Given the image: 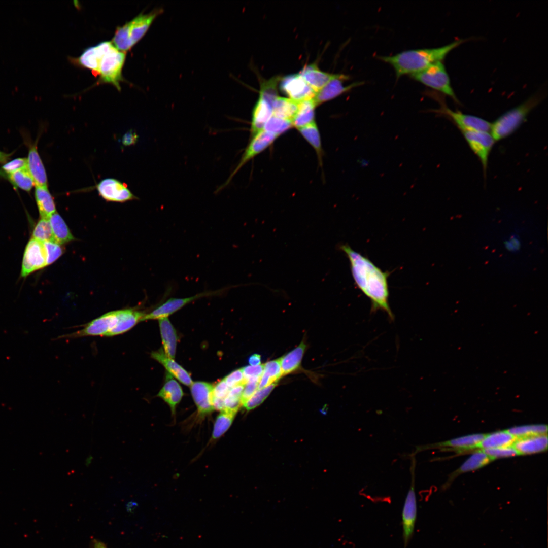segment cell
<instances>
[{
	"label": "cell",
	"instance_id": "35",
	"mask_svg": "<svg viewBox=\"0 0 548 548\" xmlns=\"http://www.w3.org/2000/svg\"><path fill=\"white\" fill-rule=\"evenodd\" d=\"M282 376L279 359L266 362L264 364L263 371L259 380L258 389L276 383Z\"/></svg>",
	"mask_w": 548,
	"mask_h": 548
},
{
	"label": "cell",
	"instance_id": "42",
	"mask_svg": "<svg viewBox=\"0 0 548 548\" xmlns=\"http://www.w3.org/2000/svg\"><path fill=\"white\" fill-rule=\"evenodd\" d=\"M276 385V383H274L265 388L257 390L242 405L247 410H251L258 406L267 398Z\"/></svg>",
	"mask_w": 548,
	"mask_h": 548
},
{
	"label": "cell",
	"instance_id": "13",
	"mask_svg": "<svg viewBox=\"0 0 548 548\" xmlns=\"http://www.w3.org/2000/svg\"><path fill=\"white\" fill-rule=\"evenodd\" d=\"M277 137L275 134L264 130L260 131L253 135L238 165L223 186H225L230 182L233 177L243 165L271 145Z\"/></svg>",
	"mask_w": 548,
	"mask_h": 548
},
{
	"label": "cell",
	"instance_id": "6",
	"mask_svg": "<svg viewBox=\"0 0 548 548\" xmlns=\"http://www.w3.org/2000/svg\"><path fill=\"white\" fill-rule=\"evenodd\" d=\"M410 76L415 80L450 97L456 102L459 103L442 61L437 62L425 70Z\"/></svg>",
	"mask_w": 548,
	"mask_h": 548
},
{
	"label": "cell",
	"instance_id": "27",
	"mask_svg": "<svg viewBox=\"0 0 548 548\" xmlns=\"http://www.w3.org/2000/svg\"><path fill=\"white\" fill-rule=\"evenodd\" d=\"M165 354L169 358L175 357L177 342L176 330L167 318L158 319Z\"/></svg>",
	"mask_w": 548,
	"mask_h": 548
},
{
	"label": "cell",
	"instance_id": "33",
	"mask_svg": "<svg viewBox=\"0 0 548 548\" xmlns=\"http://www.w3.org/2000/svg\"><path fill=\"white\" fill-rule=\"evenodd\" d=\"M272 115L291 121L298 108V102L290 98L278 96L272 105Z\"/></svg>",
	"mask_w": 548,
	"mask_h": 548
},
{
	"label": "cell",
	"instance_id": "44",
	"mask_svg": "<svg viewBox=\"0 0 548 548\" xmlns=\"http://www.w3.org/2000/svg\"><path fill=\"white\" fill-rule=\"evenodd\" d=\"M27 168V159L18 158L6 162L0 168V176L13 173L17 170Z\"/></svg>",
	"mask_w": 548,
	"mask_h": 548
},
{
	"label": "cell",
	"instance_id": "16",
	"mask_svg": "<svg viewBox=\"0 0 548 548\" xmlns=\"http://www.w3.org/2000/svg\"><path fill=\"white\" fill-rule=\"evenodd\" d=\"M485 435V434L481 433L470 434L444 441L418 446L416 447L414 452L412 454L415 455L420 452L432 449L449 448L457 451L476 449L477 446L482 440Z\"/></svg>",
	"mask_w": 548,
	"mask_h": 548
},
{
	"label": "cell",
	"instance_id": "49",
	"mask_svg": "<svg viewBox=\"0 0 548 548\" xmlns=\"http://www.w3.org/2000/svg\"><path fill=\"white\" fill-rule=\"evenodd\" d=\"M505 248L510 252L515 253L519 251L521 247V242L519 236L516 233H511L504 242Z\"/></svg>",
	"mask_w": 548,
	"mask_h": 548
},
{
	"label": "cell",
	"instance_id": "14",
	"mask_svg": "<svg viewBox=\"0 0 548 548\" xmlns=\"http://www.w3.org/2000/svg\"><path fill=\"white\" fill-rule=\"evenodd\" d=\"M118 310L108 312L86 324L84 328L62 336L63 337H79L88 336H105L116 325Z\"/></svg>",
	"mask_w": 548,
	"mask_h": 548
},
{
	"label": "cell",
	"instance_id": "2",
	"mask_svg": "<svg viewBox=\"0 0 548 548\" xmlns=\"http://www.w3.org/2000/svg\"><path fill=\"white\" fill-rule=\"evenodd\" d=\"M464 41L463 39H458L440 47L408 50L394 55L378 58L393 67L398 79L404 75L420 72L437 62L442 61L449 52Z\"/></svg>",
	"mask_w": 548,
	"mask_h": 548
},
{
	"label": "cell",
	"instance_id": "18",
	"mask_svg": "<svg viewBox=\"0 0 548 548\" xmlns=\"http://www.w3.org/2000/svg\"><path fill=\"white\" fill-rule=\"evenodd\" d=\"M97 189L100 195L108 201L122 202L136 198L125 184L115 179L102 180L97 184Z\"/></svg>",
	"mask_w": 548,
	"mask_h": 548
},
{
	"label": "cell",
	"instance_id": "24",
	"mask_svg": "<svg viewBox=\"0 0 548 548\" xmlns=\"http://www.w3.org/2000/svg\"><path fill=\"white\" fill-rule=\"evenodd\" d=\"M299 74L316 93L336 75L322 71L314 63L305 65Z\"/></svg>",
	"mask_w": 548,
	"mask_h": 548
},
{
	"label": "cell",
	"instance_id": "1",
	"mask_svg": "<svg viewBox=\"0 0 548 548\" xmlns=\"http://www.w3.org/2000/svg\"><path fill=\"white\" fill-rule=\"evenodd\" d=\"M338 248L349 261L351 274L357 288L371 301V312L382 310L393 321L394 316L388 302L389 273L383 271L348 244H341Z\"/></svg>",
	"mask_w": 548,
	"mask_h": 548
},
{
	"label": "cell",
	"instance_id": "22",
	"mask_svg": "<svg viewBox=\"0 0 548 548\" xmlns=\"http://www.w3.org/2000/svg\"><path fill=\"white\" fill-rule=\"evenodd\" d=\"M151 356L152 358L162 364L169 373L175 376L180 382L188 386L192 385L193 381L188 372L176 362L173 359L168 357L162 349L152 352Z\"/></svg>",
	"mask_w": 548,
	"mask_h": 548
},
{
	"label": "cell",
	"instance_id": "37",
	"mask_svg": "<svg viewBox=\"0 0 548 548\" xmlns=\"http://www.w3.org/2000/svg\"><path fill=\"white\" fill-rule=\"evenodd\" d=\"M301 134L313 147L318 156L321 158L322 146L320 133L315 122L298 129Z\"/></svg>",
	"mask_w": 548,
	"mask_h": 548
},
{
	"label": "cell",
	"instance_id": "4",
	"mask_svg": "<svg viewBox=\"0 0 548 548\" xmlns=\"http://www.w3.org/2000/svg\"><path fill=\"white\" fill-rule=\"evenodd\" d=\"M542 98L541 94H535L497 118L491 123L490 129L491 134L495 141L504 139L513 133Z\"/></svg>",
	"mask_w": 548,
	"mask_h": 548
},
{
	"label": "cell",
	"instance_id": "19",
	"mask_svg": "<svg viewBox=\"0 0 548 548\" xmlns=\"http://www.w3.org/2000/svg\"><path fill=\"white\" fill-rule=\"evenodd\" d=\"M27 159V169L32 178L36 186L48 188L46 170L37 150L36 143L29 147Z\"/></svg>",
	"mask_w": 548,
	"mask_h": 548
},
{
	"label": "cell",
	"instance_id": "12",
	"mask_svg": "<svg viewBox=\"0 0 548 548\" xmlns=\"http://www.w3.org/2000/svg\"><path fill=\"white\" fill-rule=\"evenodd\" d=\"M280 81L281 90L296 102L313 99L316 95L315 91L299 74L287 75Z\"/></svg>",
	"mask_w": 548,
	"mask_h": 548
},
{
	"label": "cell",
	"instance_id": "8",
	"mask_svg": "<svg viewBox=\"0 0 548 548\" xmlns=\"http://www.w3.org/2000/svg\"><path fill=\"white\" fill-rule=\"evenodd\" d=\"M231 287H227L214 291H206L186 298H170L151 313L145 314L141 321L167 318L170 315L195 300L204 297L220 295Z\"/></svg>",
	"mask_w": 548,
	"mask_h": 548
},
{
	"label": "cell",
	"instance_id": "10",
	"mask_svg": "<svg viewBox=\"0 0 548 548\" xmlns=\"http://www.w3.org/2000/svg\"><path fill=\"white\" fill-rule=\"evenodd\" d=\"M434 112L449 118L461 131H490L491 123L489 121L474 115L464 114L458 110L453 111L442 102L441 108L434 110Z\"/></svg>",
	"mask_w": 548,
	"mask_h": 548
},
{
	"label": "cell",
	"instance_id": "29",
	"mask_svg": "<svg viewBox=\"0 0 548 548\" xmlns=\"http://www.w3.org/2000/svg\"><path fill=\"white\" fill-rule=\"evenodd\" d=\"M316 106L313 98L298 102L297 111L291 120L292 126L298 129L315 122Z\"/></svg>",
	"mask_w": 548,
	"mask_h": 548
},
{
	"label": "cell",
	"instance_id": "54",
	"mask_svg": "<svg viewBox=\"0 0 548 548\" xmlns=\"http://www.w3.org/2000/svg\"><path fill=\"white\" fill-rule=\"evenodd\" d=\"M94 548H106L105 545L101 543L97 542L95 543L94 546Z\"/></svg>",
	"mask_w": 548,
	"mask_h": 548
},
{
	"label": "cell",
	"instance_id": "5",
	"mask_svg": "<svg viewBox=\"0 0 548 548\" xmlns=\"http://www.w3.org/2000/svg\"><path fill=\"white\" fill-rule=\"evenodd\" d=\"M162 12V8H155L148 13H140L123 25L118 26L112 40L113 44L118 50L126 53L143 38L153 21Z\"/></svg>",
	"mask_w": 548,
	"mask_h": 548
},
{
	"label": "cell",
	"instance_id": "17",
	"mask_svg": "<svg viewBox=\"0 0 548 548\" xmlns=\"http://www.w3.org/2000/svg\"><path fill=\"white\" fill-rule=\"evenodd\" d=\"M213 387L209 383L200 381L193 382L191 385V394L200 418H203L215 410L213 404Z\"/></svg>",
	"mask_w": 548,
	"mask_h": 548
},
{
	"label": "cell",
	"instance_id": "46",
	"mask_svg": "<svg viewBox=\"0 0 548 548\" xmlns=\"http://www.w3.org/2000/svg\"><path fill=\"white\" fill-rule=\"evenodd\" d=\"M260 378L254 377L247 380L241 395V405L244 404L258 389Z\"/></svg>",
	"mask_w": 548,
	"mask_h": 548
},
{
	"label": "cell",
	"instance_id": "31",
	"mask_svg": "<svg viewBox=\"0 0 548 548\" xmlns=\"http://www.w3.org/2000/svg\"><path fill=\"white\" fill-rule=\"evenodd\" d=\"M306 345L302 341L296 348L279 359L282 376L298 369L300 365Z\"/></svg>",
	"mask_w": 548,
	"mask_h": 548
},
{
	"label": "cell",
	"instance_id": "51",
	"mask_svg": "<svg viewBox=\"0 0 548 548\" xmlns=\"http://www.w3.org/2000/svg\"><path fill=\"white\" fill-rule=\"evenodd\" d=\"M138 138V135L131 130L124 135L122 139V142L125 146L133 145L137 142Z\"/></svg>",
	"mask_w": 548,
	"mask_h": 548
},
{
	"label": "cell",
	"instance_id": "3",
	"mask_svg": "<svg viewBox=\"0 0 548 548\" xmlns=\"http://www.w3.org/2000/svg\"><path fill=\"white\" fill-rule=\"evenodd\" d=\"M96 53V70L99 76L98 83H110L119 91L120 82L123 81L122 68L126 53L118 50L112 42L104 41L94 46Z\"/></svg>",
	"mask_w": 548,
	"mask_h": 548
},
{
	"label": "cell",
	"instance_id": "7",
	"mask_svg": "<svg viewBox=\"0 0 548 548\" xmlns=\"http://www.w3.org/2000/svg\"><path fill=\"white\" fill-rule=\"evenodd\" d=\"M415 455H410V486L404 501L402 513V525L404 548H406L414 531L417 518V501L415 493Z\"/></svg>",
	"mask_w": 548,
	"mask_h": 548
},
{
	"label": "cell",
	"instance_id": "21",
	"mask_svg": "<svg viewBox=\"0 0 548 548\" xmlns=\"http://www.w3.org/2000/svg\"><path fill=\"white\" fill-rule=\"evenodd\" d=\"M157 396L169 405L172 415L175 417L176 406L181 401L183 392L179 384L169 373H167L165 382Z\"/></svg>",
	"mask_w": 548,
	"mask_h": 548
},
{
	"label": "cell",
	"instance_id": "28",
	"mask_svg": "<svg viewBox=\"0 0 548 548\" xmlns=\"http://www.w3.org/2000/svg\"><path fill=\"white\" fill-rule=\"evenodd\" d=\"M516 438L507 430L494 432L485 434L484 438L477 446L476 449H487L512 446Z\"/></svg>",
	"mask_w": 548,
	"mask_h": 548
},
{
	"label": "cell",
	"instance_id": "9",
	"mask_svg": "<svg viewBox=\"0 0 548 548\" xmlns=\"http://www.w3.org/2000/svg\"><path fill=\"white\" fill-rule=\"evenodd\" d=\"M470 149L477 156L482 164L484 175L488 167L489 157L495 142L489 132L462 131Z\"/></svg>",
	"mask_w": 548,
	"mask_h": 548
},
{
	"label": "cell",
	"instance_id": "41",
	"mask_svg": "<svg viewBox=\"0 0 548 548\" xmlns=\"http://www.w3.org/2000/svg\"><path fill=\"white\" fill-rule=\"evenodd\" d=\"M292 126L291 121L272 115L265 124L263 129L278 136L289 129Z\"/></svg>",
	"mask_w": 548,
	"mask_h": 548
},
{
	"label": "cell",
	"instance_id": "52",
	"mask_svg": "<svg viewBox=\"0 0 548 548\" xmlns=\"http://www.w3.org/2000/svg\"><path fill=\"white\" fill-rule=\"evenodd\" d=\"M248 362L251 366L260 365L261 362V357L259 354H254L249 358Z\"/></svg>",
	"mask_w": 548,
	"mask_h": 548
},
{
	"label": "cell",
	"instance_id": "23",
	"mask_svg": "<svg viewBox=\"0 0 548 548\" xmlns=\"http://www.w3.org/2000/svg\"><path fill=\"white\" fill-rule=\"evenodd\" d=\"M547 444V435L543 434L517 438L512 446L521 455L545 451Z\"/></svg>",
	"mask_w": 548,
	"mask_h": 548
},
{
	"label": "cell",
	"instance_id": "26",
	"mask_svg": "<svg viewBox=\"0 0 548 548\" xmlns=\"http://www.w3.org/2000/svg\"><path fill=\"white\" fill-rule=\"evenodd\" d=\"M272 116V105L259 97L252 113L251 131L252 136L263 129L265 124Z\"/></svg>",
	"mask_w": 548,
	"mask_h": 548
},
{
	"label": "cell",
	"instance_id": "47",
	"mask_svg": "<svg viewBox=\"0 0 548 548\" xmlns=\"http://www.w3.org/2000/svg\"><path fill=\"white\" fill-rule=\"evenodd\" d=\"M223 379L230 388L241 384L245 385L247 382L244 377L242 369L232 371Z\"/></svg>",
	"mask_w": 548,
	"mask_h": 548
},
{
	"label": "cell",
	"instance_id": "32",
	"mask_svg": "<svg viewBox=\"0 0 548 548\" xmlns=\"http://www.w3.org/2000/svg\"><path fill=\"white\" fill-rule=\"evenodd\" d=\"M54 242L61 245L73 241L74 238L63 218L56 212L49 219Z\"/></svg>",
	"mask_w": 548,
	"mask_h": 548
},
{
	"label": "cell",
	"instance_id": "39",
	"mask_svg": "<svg viewBox=\"0 0 548 548\" xmlns=\"http://www.w3.org/2000/svg\"><path fill=\"white\" fill-rule=\"evenodd\" d=\"M280 80V77L276 76L262 82L260 85L259 97L272 105L273 101L278 96L277 85Z\"/></svg>",
	"mask_w": 548,
	"mask_h": 548
},
{
	"label": "cell",
	"instance_id": "48",
	"mask_svg": "<svg viewBox=\"0 0 548 548\" xmlns=\"http://www.w3.org/2000/svg\"><path fill=\"white\" fill-rule=\"evenodd\" d=\"M242 369L244 377L246 381L251 378H260L263 373L264 364L257 366H246Z\"/></svg>",
	"mask_w": 548,
	"mask_h": 548
},
{
	"label": "cell",
	"instance_id": "36",
	"mask_svg": "<svg viewBox=\"0 0 548 548\" xmlns=\"http://www.w3.org/2000/svg\"><path fill=\"white\" fill-rule=\"evenodd\" d=\"M3 178L7 179L15 189L19 188L27 192L35 185L27 168L7 175Z\"/></svg>",
	"mask_w": 548,
	"mask_h": 548
},
{
	"label": "cell",
	"instance_id": "20",
	"mask_svg": "<svg viewBox=\"0 0 548 548\" xmlns=\"http://www.w3.org/2000/svg\"><path fill=\"white\" fill-rule=\"evenodd\" d=\"M145 314L133 309L118 310V319L115 326L105 336L112 337L125 333L141 321Z\"/></svg>",
	"mask_w": 548,
	"mask_h": 548
},
{
	"label": "cell",
	"instance_id": "34",
	"mask_svg": "<svg viewBox=\"0 0 548 548\" xmlns=\"http://www.w3.org/2000/svg\"><path fill=\"white\" fill-rule=\"evenodd\" d=\"M237 410L224 409L217 416L212 433L211 440L220 438L231 426Z\"/></svg>",
	"mask_w": 548,
	"mask_h": 548
},
{
	"label": "cell",
	"instance_id": "38",
	"mask_svg": "<svg viewBox=\"0 0 548 548\" xmlns=\"http://www.w3.org/2000/svg\"><path fill=\"white\" fill-rule=\"evenodd\" d=\"M507 431L517 439L534 435L547 434V426L544 424H534L516 426L508 429Z\"/></svg>",
	"mask_w": 548,
	"mask_h": 548
},
{
	"label": "cell",
	"instance_id": "45",
	"mask_svg": "<svg viewBox=\"0 0 548 548\" xmlns=\"http://www.w3.org/2000/svg\"><path fill=\"white\" fill-rule=\"evenodd\" d=\"M482 450L487 455L492 457L494 460L499 458L520 455L519 452L512 446L497 448L482 449Z\"/></svg>",
	"mask_w": 548,
	"mask_h": 548
},
{
	"label": "cell",
	"instance_id": "25",
	"mask_svg": "<svg viewBox=\"0 0 548 548\" xmlns=\"http://www.w3.org/2000/svg\"><path fill=\"white\" fill-rule=\"evenodd\" d=\"M493 460L494 459L492 457L482 450L475 451L457 470L451 474L444 487L447 488V485L459 475L478 469Z\"/></svg>",
	"mask_w": 548,
	"mask_h": 548
},
{
	"label": "cell",
	"instance_id": "15",
	"mask_svg": "<svg viewBox=\"0 0 548 548\" xmlns=\"http://www.w3.org/2000/svg\"><path fill=\"white\" fill-rule=\"evenodd\" d=\"M349 76L342 74H337L336 76L329 81L324 87L316 92L313 98L316 105L332 99L352 89L364 84L363 82H355L347 86H344V81L348 80Z\"/></svg>",
	"mask_w": 548,
	"mask_h": 548
},
{
	"label": "cell",
	"instance_id": "50",
	"mask_svg": "<svg viewBox=\"0 0 548 548\" xmlns=\"http://www.w3.org/2000/svg\"><path fill=\"white\" fill-rule=\"evenodd\" d=\"M230 389L224 379H222L213 387V397L224 400L229 393Z\"/></svg>",
	"mask_w": 548,
	"mask_h": 548
},
{
	"label": "cell",
	"instance_id": "11",
	"mask_svg": "<svg viewBox=\"0 0 548 548\" xmlns=\"http://www.w3.org/2000/svg\"><path fill=\"white\" fill-rule=\"evenodd\" d=\"M46 266V254L43 243L31 238L24 250L21 277L25 278Z\"/></svg>",
	"mask_w": 548,
	"mask_h": 548
},
{
	"label": "cell",
	"instance_id": "40",
	"mask_svg": "<svg viewBox=\"0 0 548 548\" xmlns=\"http://www.w3.org/2000/svg\"><path fill=\"white\" fill-rule=\"evenodd\" d=\"M32 238L40 241H54L49 219L41 218L37 223L32 231Z\"/></svg>",
	"mask_w": 548,
	"mask_h": 548
},
{
	"label": "cell",
	"instance_id": "53",
	"mask_svg": "<svg viewBox=\"0 0 548 548\" xmlns=\"http://www.w3.org/2000/svg\"><path fill=\"white\" fill-rule=\"evenodd\" d=\"M11 154H8L0 151V163H5L9 159Z\"/></svg>",
	"mask_w": 548,
	"mask_h": 548
},
{
	"label": "cell",
	"instance_id": "30",
	"mask_svg": "<svg viewBox=\"0 0 548 548\" xmlns=\"http://www.w3.org/2000/svg\"><path fill=\"white\" fill-rule=\"evenodd\" d=\"M35 197L41 218L49 219L56 212V208L48 188L36 186Z\"/></svg>",
	"mask_w": 548,
	"mask_h": 548
},
{
	"label": "cell",
	"instance_id": "43",
	"mask_svg": "<svg viewBox=\"0 0 548 548\" xmlns=\"http://www.w3.org/2000/svg\"><path fill=\"white\" fill-rule=\"evenodd\" d=\"M46 254L47 266L54 262L63 253L60 245L54 241L43 242Z\"/></svg>",
	"mask_w": 548,
	"mask_h": 548
}]
</instances>
